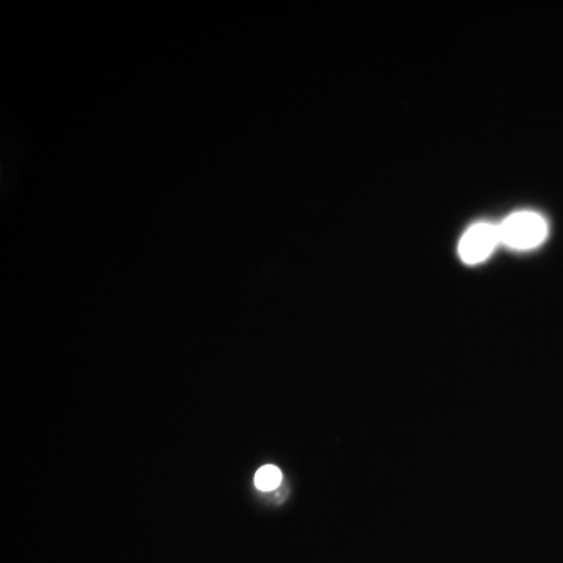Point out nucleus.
I'll return each instance as SVG.
<instances>
[{"mask_svg": "<svg viewBox=\"0 0 563 563\" xmlns=\"http://www.w3.org/2000/svg\"><path fill=\"white\" fill-rule=\"evenodd\" d=\"M499 240L517 251H529L548 239V222L536 211H517L498 225Z\"/></svg>", "mask_w": 563, "mask_h": 563, "instance_id": "1", "label": "nucleus"}, {"mask_svg": "<svg viewBox=\"0 0 563 563\" xmlns=\"http://www.w3.org/2000/svg\"><path fill=\"white\" fill-rule=\"evenodd\" d=\"M501 240H499L498 225L477 222L463 233L459 243V255L466 265H477L487 261Z\"/></svg>", "mask_w": 563, "mask_h": 563, "instance_id": "2", "label": "nucleus"}, {"mask_svg": "<svg viewBox=\"0 0 563 563\" xmlns=\"http://www.w3.org/2000/svg\"><path fill=\"white\" fill-rule=\"evenodd\" d=\"M282 483V472L273 465L263 466L255 474V485L263 492H272L274 488L279 487Z\"/></svg>", "mask_w": 563, "mask_h": 563, "instance_id": "3", "label": "nucleus"}]
</instances>
